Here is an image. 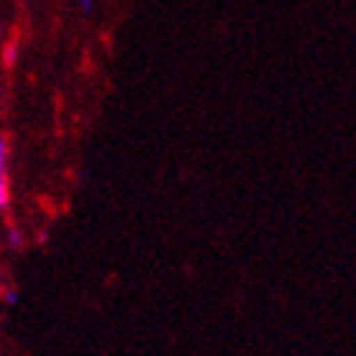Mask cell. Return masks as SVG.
<instances>
[{"mask_svg":"<svg viewBox=\"0 0 356 356\" xmlns=\"http://www.w3.org/2000/svg\"><path fill=\"white\" fill-rule=\"evenodd\" d=\"M92 6H95V0H79V8H82L84 13H89V10H92Z\"/></svg>","mask_w":356,"mask_h":356,"instance_id":"7a4b0ae2","label":"cell"},{"mask_svg":"<svg viewBox=\"0 0 356 356\" xmlns=\"http://www.w3.org/2000/svg\"><path fill=\"white\" fill-rule=\"evenodd\" d=\"M8 163H10V143L3 133H0V211H6L10 204V173H8Z\"/></svg>","mask_w":356,"mask_h":356,"instance_id":"6da1fadb","label":"cell"},{"mask_svg":"<svg viewBox=\"0 0 356 356\" xmlns=\"http://www.w3.org/2000/svg\"><path fill=\"white\" fill-rule=\"evenodd\" d=\"M3 293H6V285L0 282V305H3Z\"/></svg>","mask_w":356,"mask_h":356,"instance_id":"3957f363","label":"cell"}]
</instances>
